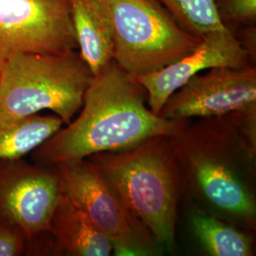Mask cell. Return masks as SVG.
Instances as JSON below:
<instances>
[{
	"label": "cell",
	"instance_id": "cell-1",
	"mask_svg": "<svg viewBox=\"0 0 256 256\" xmlns=\"http://www.w3.org/2000/svg\"><path fill=\"white\" fill-rule=\"evenodd\" d=\"M171 138L182 192L254 230L256 112L190 120Z\"/></svg>",
	"mask_w": 256,
	"mask_h": 256
},
{
	"label": "cell",
	"instance_id": "cell-2",
	"mask_svg": "<svg viewBox=\"0 0 256 256\" xmlns=\"http://www.w3.org/2000/svg\"><path fill=\"white\" fill-rule=\"evenodd\" d=\"M146 102L142 82L113 60L92 77L78 117L34 150V162L54 165L126 150L150 138L173 136L191 120L164 119Z\"/></svg>",
	"mask_w": 256,
	"mask_h": 256
},
{
	"label": "cell",
	"instance_id": "cell-3",
	"mask_svg": "<svg viewBox=\"0 0 256 256\" xmlns=\"http://www.w3.org/2000/svg\"><path fill=\"white\" fill-rule=\"evenodd\" d=\"M86 160L118 192L156 242L172 250L182 188L171 136L150 138L137 146L97 153Z\"/></svg>",
	"mask_w": 256,
	"mask_h": 256
},
{
	"label": "cell",
	"instance_id": "cell-4",
	"mask_svg": "<svg viewBox=\"0 0 256 256\" xmlns=\"http://www.w3.org/2000/svg\"><path fill=\"white\" fill-rule=\"evenodd\" d=\"M92 77L77 50L10 58L0 74V132L45 110L54 111L68 124L82 108Z\"/></svg>",
	"mask_w": 256,
	"mask_h": 256
},
{
	"label": "cell",
	"instance_id": "cell-5",
	"mask_svg": "<svg viewBox=\"0 0 256 256\" xmlns=\"http://www.w3.org/2000/svg\"><path fill=\"white\" fill-rule=\"evenodd\" d=\"M113 28V60L142 77L189 54L202 41L155 0H104Z\"/></svg>",
	"mask_w": 256,
	"mask_h": 256
},
{
	"label": "cell",
	"instance_id": "cell-6",
	"mask_svg": "<svg viewBox=\"0 0 256 256\" xmlns=\"http://www.w3.org/2000/svg\"><path fill=\"white\" fill-rule=\"evenodd\" d=\"M54 165L61 192L110 239L115 256L158 252L151 232L86 158Z\"/></svg>",
	"mask_w": 256,
	"mask_h": 256
},
{
	"label": "cell",
	"instance_id": "cell-7",
	"mask_svg": "<svg viewBox=\"0 0 256 256\" xmlns=\"http://www.w3.org/2000/svg\"><path fill=\"white\" fill-rule=\"evenodd\" d=\"M78 50L68 0H0V64Z\"/></svg>",
	"mask_w": 256,
	"mask_h": 256
},
{
	"label": "cell",
	"instance_id": "cell-8",
	"mask_svg": "<svg viewBox=\"0 0 256 256\" xmlns=\"http://www.w3.org/2000/svg\"><path fill=\"white\" fill-rule=\"evenodd\" d=\"M60 198L54 165L0 160V225L18 229L27 241L48 234Z\"/></svg>",
	"mask_w": 256,
	"mask_h": 256
},
{
	"label": "cell",
	"instance_id": "cell-9",
	"mask_svg": "<svg viewBox=\"0 0 256 256\" xmlns=\"http://www.w3.org/2000/svg\"><path fill=\"white\" fill-rule=\"evenodd\" d=\"M232 112H256V64L218 66L192 76L167 99L158 115L185 120Z\"/></svg>",
	"mask_w": 256,
	"mask_h": 256
},
{
	"label": "cell",
	"instance_id": "cell-10",
	"mask_svg": "<svg viewBox=\"0 0 256 256\" xmlns=\"http://www.w3.org/2000/svg\"><path fill=\"white\" fill-rule=\"evenodd\" d=\"M254 63L238 38L224 28L203 36L189 54L138 79L146 90L149 108L158 115L167 99L202 70L218 66L239 68Z\"/></svg>",
	"mask_w": 256,
	"mask_h": 256
},
{
	"label": "cell",
	"instance_id": "cell-11",
	"mask_svg": "<svg viewBox=\"0 0 256 256\" xmlns=\"http://www.w3.org/2000/svg\"><path fill=\"white\" fill-rule=\"evenodd\" d=\"M78 52L97 75L113 61V28L104 0H68Z\"/></svg>",
	"mask_w": 256,
	"mask_h": 256
},
{
	"label": "cell",
	"instance_id": "cell-12",
	"mask_svg": "<svg viewBox=\"0 0 256 256\" xmlns=\"http://www.w3.org/2000/svg\"><path fill=\"white\" fill-rule=\"evenodd\" d=\"M50 234L56 256H108L113 252L110 239L62 192L52 220Z\"/></svg>",
	"mask_w": 256,
	"mask_h": 256
},
{
	"label": "cell",
	"instance_id": "cell-13",
	"mask_svg": "<svg viewBox=\"0 0 256 256\" xmlns=\"http://www.w3.org/2000/svg\"><path fill=\"white\" fill-rule=\"evenodd\" d=\"M196 236L212 256H254L252 240L243 232L203 210L191 216Z\"/></svg>",
	"mask_w": 256,
	"mask_h": 256
},
{
	"label": "cell",
	"instance_id": "cell-14",
	"mask_svg": "<svg viewBox=\"0 0 256 256\" xmlns=\"http://www.w3.org/2000/svg\"><path fill=\"white\" fill-rule=\"evenodd\" d=\"M64 124L56 115L34 114L0 132V160H16L32 153Z\"/></svg>",
	"mask_w": 256,
	"mask_h": 256
},
{
	"label": "cell",
	"instance_id": "cell-15",
	"mask_svg": "<svg viewBox=\"0 0 256 256\" xmlns=\"http://www.w3.org/2000/svg\"><path fill=\"white\" fill-rule=\"evenodd\" d=\"M182 27L198 37L224 28L214 0H155Z\"/></svg>",
	"mask_w": 256,
	"mask_h": 256
},
{
	"label": "cell",
	"instance_id": "cell-16",
	"mask_svg": "<svg viewBox=\"0 0 256 256\" xmlns=\"http://www.w3.org/2000/svg\"><path fill=\"white\" fill-rule=\"evenodd\" d=\"M223 26L232 32L256 27V0H214Z\"/></svg>",
	"mask_w": 256,
	"mask_h": 256
},
{
	"label": "cell",
	"instance_id": "cell-17",
	"mask_svg": "<svg viewBox=\"0 0 256 256\" xmlns=\"http://www.w3.org/2000/svg\"><path fill=\"white\" fill-rule=\"evenodd\" d=\"M27 240L18 229L0 225V256L25 254Z\"/></svg>",
	"mask_w": 256,
	"mask_h": 256
},
{
	"label": "cell",
	"instance_id": "cell-18",
	"mask_svg": "<svg viewBox=\"0 0 256 256\" xmlns=\"http://www.w3.org/2000/svg\"><path fill=\"white\" fill-rule=\"evenodd\" d=\"M3 64H0V74H1V70H2V68H3Z\"/></svg>",
	"mask_w": 256,
	"mask_h": 256
}]
</instances>
